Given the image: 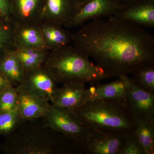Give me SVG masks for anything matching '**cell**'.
Here are the masks:
<instances>
[{
    "instance_id": "cell-9",
    "label": "cell",
    "mask_w": 154,
    "mask_h": 154,
    "mask_svg": "<svg viewBox=\"0 0 154 154\" xmlns=\"http://www.w3.org/2000/svg\"><path fill=\"white\" fill-rule=\"evenodd\" d=\"M56 90L51 105L67 112L75 114L76 111L88 100L85 84L74 81L64 83Z\"/></svg>"
},
{
    "instance_id": "cell-26",
    "label": "cell",
    "mask_w": 154,
    "mask_h": 154,
    "mask_svg": "<svg viewBox=\"0 0 154 154\" xmlns=\"http://www.w3.org/2000/svg\"><path fill=\"white\" fill-rule=\"evenodd\" d=\"M10 85H11L8 80L0 73V93Z\"/></svg>"
},
{
    "instance_id": "cell-29",
    "label": "cell",
    "mask_w": 154,
    "mask_h": 154,
    "mask_svg": "<svg viewBox=\"0 0 154 154\" xmlns=\"http://www.w3.org/2000/svg\"><path fill=\"white\" fill-rule=\"evenodd\" d=\"M136 1H137V0H120L122 3H123V4H127V3L132 2Z\"/></svg>"
},
{
    "instance_id": "cell-25",
    "label": "cell",
    "mask_w": 154,
    "mask_h": 154,
    "mask_svg": "<svg viewBox=\"0 0 154 154\" xmlns=\"http://www.w3.org/2000/svg\"><path fill=\"white\" fill-rule=\"evenodd\" d=\"M11 0H0V17L10 21Z\"/></svg>"
},
{
    "instance_id": "cell-18",
    "label": "cell",
    "mask_w": 154,
    "mask_h": 154,
    "mask_svg": "<svg viewBox=\"0 0 154 154\" xmlns=\"http://www.w3.org/2000/svg\"><path fill=\"white\" fill-rule=\"evenodd\" d=\"M133 134L145 154H154V119L134 120Z\"/></svg>"
},
{
    "instance_id": "cell-15",
    "label": "cell",
    "mask_w": 154,
    "mask_h": 154,
    "mask_svg": "<svg viewBox=\"0 0 154 154\" xmlns=\"http://www.w3.org/2000/svg\"><path fill=\"white\" fill-rule=\"evenodd\" d=\"M38 25L45 45L50 51L69 45L72 42V33L62 25L44 21Z\"/></svg>"
},
{
    "instance_id": "cell-3",
    "label": "cell",
    "mask_w": 154,
    "mask_h": 154,
    "mask_svg": "<svg viewBox=\"0 0 154 154\" xmlns=\"http://www.w3.org/2000/svg\"><path fill=\"white\" fill-rule=\"evenodd\" d=\"M76 115L91 131L131 133L134 120L124 101L91 99L76 111Z\"/></svg>"
},
{
    "instance_id": "cell-12",
    "label": "cell",
    "mask_w": 154,
    "mask_h": 154,
    "mask_svg": "<svg viewBox=\"0 0 154 154\" xmlns=\"http://www.w3.org/2000/svg\"><path fill=\"white\" fill-rule=\"evenodd\" d=\"M78 8L75 0H44L42 21L66 27Z\"/></svg>"
},
{
    "instance_id": "cell-17",
    "label": "cell",
    "mask_w": 154,
    "mask_h": 154,
    "mask_svg": "<svg viewBox=\"0 0 154 154\" xmlns=\"http://www.w3.org/2000/svg\"><path fill=\"white\" fill-rule=\"evenodd\" d=\"M0 73L14 87L19 85L24 79L25 70L13 49L0 60Z\"/></svg>"
},
{
    "instance_id": "cell-16",
    "label": "cell",
    "mask_w": 154,
    "mask_h": 154,
    "mask_svg": "<svg viewBox=\"0 0 154 154\" xmlns=\"http://www.w3.org/2000/svg\"><path fill=\"white\" fill-rule=\"evenodd\" d=\"M88 100L110 99L125 102L127 86L122 76L118 79L108 84L92 86L88 89Z\"/></svg>"
},
{
    "instance_id": "cell-6",
    "label": "cell",
    "mask_w": 154,
    "mask_h": 154,
    "mask_svg": "<svg viewBox=\"0 0 154 154\" xmlns=\"http://www.w3.org/2000/svg\"><path fill=\"white\" fill-rule=\"evenodd\" d=\"M131 133L118 131H91L85 141L80 148L87 154H120Z\"/></svg>"
},
{
    "instance_id": "cell-13",
    "label": "cell",
    "mask_w": 154,
    "mask_h": 154,
    "mask_svg": "<svg viewBox=\"0 0 154 154\" xmlns=\"http://www.w3.org/2000/svg\"><path fill=\"white\" fill-rule=\"evenodd\" d=\"M12 41L14 49L36 48L48 49L45 45L38 24H14Z\"/></svg>"
},
{
    "instance_id": "cell-22",
    "label": "cell",
    "mask_w": 154,
    "mask_h": 154,
    "mask_svg": "<svg viewBox=\"0 0 154 154\" xmlns=\"http://www.w3.org/2000/svg\"><path fill=\"white\" fill-rule=\"evenodd\" d=\"M18 94L17 88L10 85L0 93V112L14 110L18 107Z\"/></svg>"
},
{
    "instance_id": "cell-14",
    "label": "cell",
    "mask_w": 154,
    "mask_h": 154,
    "mask_svg": "<svg viewBox=\"0 0 154 154\" xmlns=\"http://www.w3.org/2000/svg\"><path fill=\"white\" fill-rule=\"evenodd\" d=\"M17 91L18 108L22 120H31L45 117L49 102L24 91L18 90Z\"/></svg>"
},
{
    "instance_id": "cell-5",
    "label": "cell",
    "mask_w": 154,
    "mask_h": 154,
    "mask_svg": "<svg viewBox=\"0 0 154 154\" xmlns=\"http://www.w3.org/2000/svg\"><path fill=\"white\" fill-rule=\"evenodd\" d=\"M122 76L127 86L125 103L133 120L154 119V94L136 85L128 75Z\"/></svg>"
},
{
    "instance_id": "cell-24",
    "label": "cell",
    "mask_w": 154,
    "mask_h": 154,
    "mask_svg": "<svg viewBox=\"0 0 154 154\" xmlns=\"http://www.w3.org/2000/svg\"><path fill=\"white\" fill-rule=\"evenodd\" d=\"M120 154H145L134 136L133 132L129 134Z\"/></svg>"
},
{
    "instance_id": "cell-7",
    "label": "cell",
    "mask_w": 154,
    "mask_h": 154,
    "mask_svg": "<svg viewBox=\"0 0 154 154\" xmlns=\"http://www.w3.org/2000/svg\"><path fill=\"white\" fill-rule=\"evenodd\" d=\"M57 83L50 72L42 65L25 72L24 79L17 89L52 102L57 88Z\"/></svg>"
},
{
    "instance_id": "cell-11",
    "label": "cell",
    "mask_w": 154,
    "mask_h": 154,
    "mask_svg": "<svg viewBox=\"0 0 154 154\" xmlns=\"http://www.w3.org/2000/svg\"><path fill=\"white\" fill-rule=\"evenodd\" d=\"M44 0H11L10 22L16 25H38L42 21Z\"/></svg>"
},
{
    "instance_id": "cell-2",
    "label": "cell",
    "mask_w": 154,
    "mask_h": 154,
    "mask_svg": "<svg viewBox=\"0 0 154 154\" xmlns=\"http://www.w3.org/2000/svg\"><path fill=\"white\" fill-rule=\"evenodd\" d=\"M89 57L74 46L65 45L50 51L43 65L57 83H96L110 78L102 68L90 61Z\"/></svg>"
},
{
    "instance_id": "cell-27",
    "label": "cell",
    "mask_w": 154,
    "mask_h": 154,
    "mask_svg": "<svg viewBox=\"0 0 154 154\" xmlns=\"http://www.w3.org/2000/svg\"><path fill=\"white\" fill-rule=\"evenodd\" d=\"M78 5V7L84 4L87 2L89 0H75Z\"/></svg>"
},
{
    "instance_id": "cell-10",
    "label": "cell",
    "mask_w": 154,
    "mask_h": 154,
    "mask_svg": "<svg viewBox=\"0 0 154 154\" xmlns=\"http://www.w3.org/2000/svg\"><path fill=\"white\" fill-rule=\"evenodd\" d=\"M146 28L154 27V0H137L123 6L113 17Z\"/></svg>"
},
{
    "instance_id": "cell-19",
    "label": "cell",
    "mask_w": 154,
    "mask_h": 154,
    "mask_svg": "<svg viewBox=\"0 0 154 154\" xmlns=\"http://www.w3.org/2000/svg\"><path fill=\"white\" fill-rule=\"evenodd\" d=\"M13 51L21 62L25 72L42 66L50 51L48 49L36 48H16Z\"/></svg>"
},
{
    "instance_id": "cell-8",
    "label": "cell",
    "mask_w": 154,
    "mask_h": 154,
    "mask_svg": "<svg viewBox=\"0 0 154 154\" xmlns=\"http://www.w3.org/2000/svg\"><path fill=\"white\" fill-rule=\"evenodd\" d=\"M120 0H89L78 7L70 21L65 27L75 28L82 25L86 21L102 17H113L123 6Z\"/></svg>"
},
{
    "instance_id": "cell-4",
    "label": "cell",
    "mask_w": 154,
    "mask_h": 154,
    "mask_svg": "<svg viewBox=\"0 0 154 154\" xmlns=\"http://www.w3.org/2000/svg\"><path fill=\"white\" fill-rule=\"evenodd\" d=\"M45 118L51 128L63 134L80 147L91 132L76 114L67 112L50 104Z\"/></svg>"
},
{
    "instance_id": "cell-1",
    "label": "cell",
    "mask_w": 154,
    "mask_h": 154,
    "mask_svg": "<svg viewBox=\"0 0 154 154\" xmlns=\"http://www.w3.org/2000/svg\"><path fill=\"white\" fill-rule=\"evenodd\" d=\"M74 46L94 58L110 78L132 74L154 64V37L140 26L110 17L72 34Z\"/></svg>"
},
{
    "instance_id": "cell-28",
    "label": "cell",
    "mask_w": 154,
    "mask_h": 154,
    "mask_svg": "<svg viewBox=\"0 0 154 154\" xmlns=\"http://www.w3.org/2000/svg\"><path fill=\"white\" fill-rule=\"evenodd\" d=\"M9 22V21H7L5 20V19H3V18H2V17H0V27L2 26V25L5 24L6 22Z\"/></svg>"
},
{
    "instance_id": "cell-23",
    "label": "cell",
    "mask_w": 154,
    "mask_h": 154,
    "mask_svg": "<svg viewBox=\"0 0 154 154\" xmlns=\"http://www.w3.org/2000/svg\"><path fill=\"white\" fill-rule=\"evenodd\" d=\"M13 28L14 24L10 21L0 27V60L14 49L12 41Z\"/></svg>"
},
{
    "instance_id": "cell-21",
    "label": "cell",
    "mask_w": 154,
    "mask_h": 154,
    "mask_svg": "<svg viewBox=\"0 0 154 154\" xmlns=\"http://www.w3.org/2000/svg\"><path fill=\"white\" fill-rule=\"evenodd\" d=\"M22 120L18 107L8 112H0V135L11 134Z\"/></svg>"
},
{
    "instance_id": "cell-20",
    "label": "cell",
    "mask_w": 154,
    "mask_h": 154,
    "mask_svg": "<svg viewBox=\"0 0 154 154\" xmlns=\"http://www.w3.org/2000/svg\"><path fill=\"white\" fill-rule=\"evenodd\" d=\"M132 75L131 80L136 85L154 94V64L138 69Z\"/></svg>"
}]
</instances>
